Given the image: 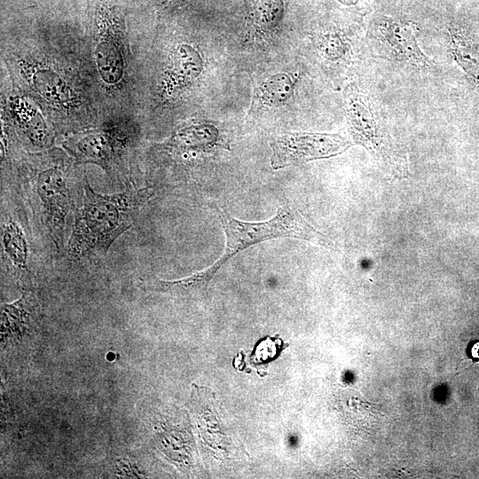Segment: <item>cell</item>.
Masks as SVG:
<instances>
[{
    "mask_svg": "<svg viewBox=\"0 0 479 479\" xmlns=\"http://www.w3.org/2000/svg\"><path fill=\"white\" fill-rule=\"evenodd\" d=\"M151 195L149 188L101 194L86 183L82 204L74 211L68 255L76 261L102 258L113 243L131 227Z\"/></svg>",
    "mask_w": 479,
    "mask_h": 479,
    "instance_id": "6da1fadb",
    "label": "cell"
},
{
    "mask_svg": "<svg viewBox=\"0 0 479 479\" xmlns=\"http://www.w3.org/2000/svg\"><path fill=\"white\" fill-rule=\"evenodd\" d=\"M219 217L226 235V246L223 255L215 263L199 271L207 284L230 258L247 247L267 240L287 237L323 246L329 244L325 235L314 229L288 205L279 208L271 219L264 222L237 220L223 210L219 211Z\"/></svg>",
    "mask_w": 479,
    "mask_h": 479,
    "instance_id": "7a4b0ae2",
    "label": "cell"
},
{
    "mask_svg": "<svg viewBox=\"0 0 479 479\" xmlns=\"http://www.w3.org/2000/svg\"><path fill=\"white\" fill-rule=\"evenodd\" d=\"M77 190L59 164L43 165L25 180L24 192L33 216L57 251L64 247L65 227L70 211H75Z\"/></svg>",
    "mask_w": 479,
    "mask_h": 479,
    "instance_id": "3957f363",
    "label": "cell"
},
{
    "mask_svg": "<svg viewBox=\"0 0 479 479\" xmlns=\"http://www.w3.org/2000/svg\"><path fill=\"white\" fill-rule=\"evenodd\" d=\"M350 143L338 134L290 132L271 142V165L279 169L302 162L329 158L349 148Z\"/></svg>",
    "mask_w": 479,
    "mask_h": 479,
    "instance_id": "277c9868",
    "label": "cell"
},
{
    "mask_svg": "<svg viewBox=\"0 0 479 479\" xmlns=\"http://www.w3.org/2000/svg\"><path fill=\"white\" fill-rule=\"evenodd\" d=\"M96 23L100 30L94 57L100 79L109 86H116L124 76L125 55L119 31L122 17L119 7L111 1H100L96 9Z\"/></svg>",
    "mask_w": 479,
    "mask_h": 479,
    "instance_id": "5b68a950",
    "label": "cell"
},
{
    "mask_svg": "<svg viewBox=\"0 0 479 479\" xmlns=\"http://www.w3.org/2000/svg\"><path fill=\"white\" fill-rule=\"evenodd\" d=\"M343 104L350 134L356 143L371 153L384 156L387 138L374 104L357 84H349L343 91Z\"/></svg>",
    "mask_w": 479,
    "mask_h": 479,
    "instance_id": "8992f818",
    "label": "cell"
},
{
    "mask_svg": "<svg viewBox=\"0 0 479 479\" xmlns=\"http://www.w3.org/2000/svg\"><path fill=\"white\" fill-rule=\"evenodd\" d=\"M129 141V136L120 130L106 129L77 136L68 140L65 146L77 162L93 163L112 174Z\"/></svg>",
    "mask_w": 479,
    "mask_h": 479,
    "instance_id": "52a82bcc",
    "label": "cell"
},
{
    "mask_svg": "<svg viewBox=\"0 0 479 479\" xmlns=\"http://www.w3.org/2000/svg\"><path fill=\"white\" fill-rule=\"evenodd\" d=\"M375 44L381 56L390 60L418 68H429L433 65L418 43L416 27L410 22H381L375 35Z\"/></svg>",
    "mask_w": 479,
    "mask_h": 479,
    "instance_id": "ba28073f",
    "label": "cell"
},
{
    "mask_svg": "<svg viewBox=\"0 0 479 479\" xmlns=\"http://www.w3.org/2000/svg\"><path fill=\"white\" fill-rule=\"evenodd\" d=\"M1 216L2 263L24 290L31 289V249L25 225L17 215L10 211H3Z\"/></svg>",
    "mask_w": 479,
    "mask_h": 479,
    "instance_id": "9c48e42d",
    "label": "cell"
},
{
    "mask_svg": "<svg viewBox=\"0 0 479 479\" xmlns=\"http://www.w3.org/2000/svg\"><path fill=\"white\" fill-rule=\"evenodd\" d=\"M39 303L31 289L24 290L13 302L1 304V345L24 344L37 332Z\"/></svg>",
    "mask_w": 479,
    "mask_h": 479,
    "instance_id": "30bf717a",
    "label": "cell"
},
{
    "mask_svg": "<svg viewBox=\"0 0 479 479\" xmlns=\"http://www.w3.org/2000/svg\"><path fill=\"white\" fill-rule=\"evenodd\" d=\"M202 68V58L195 48L187 43L177 45L163 76L161 94L167 98H173L193 82Z\"/></svg>",
    "mask_w": 479,
    "mask_h": 479,
    "instance_id": "8fae6325",
    "label": "cell"
},
{
    "mask_svg": "<svg viewBox=\"0 0 479 479\" xmlns=\"http://www.w3.org/2000/svg\"><path fill=\"white\" fill-rule=\"evenodd\" d=\"M33 90L45 100L67 106L73 100L70 85L57 71L46 67L32 68L28 75Z\"/></svg>",
    "mask_w": 479,
    "mask_h": 479,
    "instance_id": "7c38bea8",
    "label": "cell"
},
{
    "mask_svg": "<svg viewBox=\"0 0 479 479\" xmlns=\"http://www.w3.org/2000/svg\"><path fill=\"white\" fill-rule=\"evenodd\" d=\"M295 82L294 75L277 73L259 84L255 91L254 103L263 108L279 106L291 97Z\"/></svg>",
    "mask_w": 479,
    "mask_h": 479,
    "instance_id": "4fadbf2b",
    "label": "cell"
},
{
    "mask_svg": "<svg viewBox=\"0 0 479 479\" xmlns=\"http://www.w3.org/2000/svg\"><path fill=\"white\" fill-rule=\"evenodd\" d=\"M12 114L28 139L35 145L49 142V129L38 109L26 99L18 98L12 102Z\"/></svg>",
    "mask_w": 479,
    "mask_h": 479,
    "instance_id": "5bb4252c",
    "label": "cell"
},
{
    "mask_svg": "<svg viewBox=\"0 0 479 479\" xmlns=\"http://www.w3.org/2000/svg\"><path fill=\"white\" fill-rule=\"evenodd\" d=\"M104 469L108 477L145 478L147 472L142 466L139 452L115 449L109 452L104 461Z\"/></svg>",
    "mask_w": 479,
    "mask_h": 479,
    "instance_id": "9a60e30c",
    "label": "cell"
},
{
    "mask_svg": "<svg viewBox=\"0 0 479 479\" xmlns=\"http://www.w3.org/2000/svg\"><path fill=\"white\" fill-rule=\"evenodd\" d=\"M452 54L468 76L479 85V46L460 31L450 30Z\"/></svg>",
    "mask_w": 479,
    "mask_h": 479,
    "instance_id": "2e32d148",
    "label": "cell"
},
{
    "mask_svg": "<svg viewBox=\"0 0 479 479\" xmlns=\"http://www.w3.org/2000/svg\"><path fill=\"white\" fill-rule=\"evenodd\" d=\"M216 131L212 126L192 125L178 130L171 141L180 148L196 149L208 145Z\"/></svg>",
    "mask_w": 479,
    "mask_h": 479,
    "instance_id": "e0dca14e",
    "label": "cell"
},
{
    "mask_svg": "<svg viewBox=\"0 0 479 479\" xmlns=\"http://www.w3.org/2000/svg\"><path fill=\"white\" fill-rule=\"evenodd\" d=\"M283 12L282 0H262L260 3V21L267 29H273L279 25L282 20Z\"/></svg>",
    "mask_w": 479,
    "mask_h": 479,
    "instance_id": "ac0fdd59",
    "label": "cell"
},
{
    "mask_svg": "<svg viewBox=\"0 0 479 479\" xmlns=\"http://www.w3.org/2000/svg\"><path fill=\"white\" fill-rule=\"evenodd\" d=\"M348 44L341 38H327L325 43V54L330 59H337L348 51Z\"/></svg>",
    "mask_w": 479,
    "mask_h": 479,
    "instance_id": "d6986e66",
    "label": "cell"
},
{
    "mask_svg": "<svg viewBox=\"0 0 479 479\" xmlns=\"http://www.w3.org/2000/svg\"><path fill=\"white\" fill-rule=\"evenodd\" d=\"M467 353L473 363L479 362V340L474 341L468 345Z\"/></svg>",
    "mask_w": 479,
    "mask_h": 479,
    "instance_id": "ffe728a7",
    "label": "cell"
},
{
    "mask_svg": "<svg viewBox=\"0 0 479 479\" xmlns=\"http://www.w3.org/2000/svg\"><path fill=\"white\" fill-rule=\"evenodd\" d=\"M168 2H171V1H179V0H166Z\"/></svg>",
    "mask_w": 479,
    "mask_h": 479,
    "instance_id": "44dd1931",
    "label": "cell"
}]
</instances>
